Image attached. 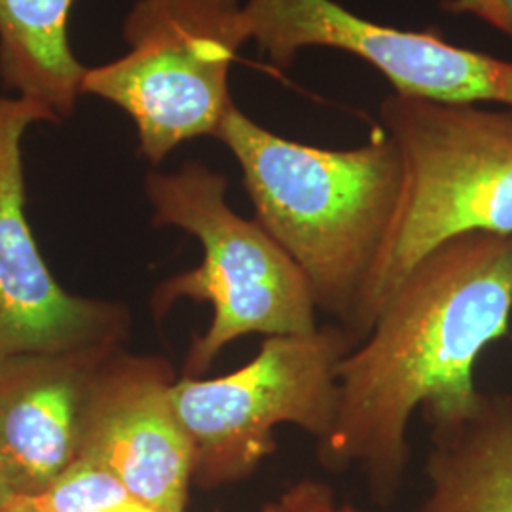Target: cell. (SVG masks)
Masks as SVG:
<instances>
[{
	"label": "cell",
	"mask_w": 512,
	"mask_h": 512,
	"mask_svg": "<svg viewBox=\"0 0 512 512\" xmlns=\"http://www.w3.org/2000/svg\"><path fill=\"white\" fill-rule=\"evenodd\" d=\"M512 234L473 232L423 256L338 370V412L319 463L359 469L387 507L403 488L408 431L456 427L480 403L478 357L511 325Z\"/></svg>",
	"instance_id": "6da1fadb"
},
{
	"label": "cell",
	"mask_w": 512,
	"mask_h": 512,
	"mask_svg": "<svg viewBox=\"0 0 512 512\" xmlns=\"http://www.w3.org/2000/svg\"><path fill=\"white\" fill-rule=\"evenodd\" d=\"M215 137L238 160L256 222L300 268L317 311L348 330L401 194L391 137L311 147L258 126L234 103Z\"/></svg>",
	"instance_id": "7a4b0ae2"
},
{
	"label": "cell",
	"mask_w": 512,
	"mask_h": 512,
	"mask_svg": "<svg viewBox=\"0 0 512 512\" xmlns=\"http://www.w3.org/2000/svg\"><path fill=\"white\" fill-rule=\"evenodd\" d=\"M401 194L348 332L361 342L406 274L442 243L512 234V109L391 95L380 107Z\"/></svg>",
	"instance_id": "3957f363"
},
{
	"label": "cell",
	"mask_w": 512,
	"mask_h": 512,
	"mask_svg": "<svg viewBox=\"0 0 512 512\" xmlns=\"http://www.w3.org/2000/svg\"><path fill=\"white\" fill-rule=\"evenodd\" d=\"M226 190V179L200 162L147 179L152 222L181 228L203 247L198 268L169 277L154 294L158 315L183 298L213 308L209 327L184 361L186 378H200L239 338L308 334L319 327L300 268L255 219L239 217Z\"/></svg>",
	"instance_id": "277c9868"
},
{
	"label": "cell",
	"mask_w": 512,
	"mask_h": 512,
	"mask_svg": "<svg viewBox=\"0 0 512 512\" xmlns=\"http://www.w3.org/2000/svg\"><path fill=\"white\" fill-rule=\"evenodd\" d=\"M124 37L128 54L86 69L82 93L128 112L150 164L190 139L215 137L234 103L232 63L251 40L239 0H137Z\"/></svg>",
	"instance_id": "5b68a950"
},
{
	"label": "cell",
	"mask_w": 512,
	"mask_h": 512,
	"mask_svg": "<svg viewBox=\"0 0 512 512\" xmlns=\"http://www.w3.org/2000/svg\"><path fill=\"white\" fill-rule=\"evenodd\" d=\"M359 342L338 323L270 336L253 361L226 376L173 385L177 416L194 446V484H238L275 454V431L294 425L321 442L338 412V370Z\"/></svg>",
	"instance_id": "8992f818"
},
{
	"label": "cell",
	"mask_w": 512,
	"mask_h": 512,
	"mask_svg": "<svg viewBox=\"0 0 512 512\" xmlns=\"http://www.w3.org/2000/svg\"><path fill=\"white\" fill-rule=\"evenodd\" d=\"M243 8L251 40L277 69L304 48H336L376 67L399 95L512 109V61L459 48L439 31L378 25L334 0H247Z\"/></svg>",
	"instance_id": "52a82bcc"
},
{
	"label": "cell",
	"mask_w": 512,
	"mask_h": 512,
	"mask_svg": "<svg viewBox=\"0 0 512 512\" xmlns=\"http://www.w3.org/2000/svg\"><path fill=\"white\" fill-rule=\"evenodd\" d=\"M57 116L29 99L0 97V359L116 348L122 311L63 291L25 219L21 139Z\"/></svg>",
	"instance_id": "ba28073f"
},
{
	"label": "cell",
	"mask_w": 512,
	"mask_h": 512,
	"mask_svg": "<svg viewBox=\"0 0 512 512\" xmlns=\"http://www.w3.org/2000/svg\"><path fill=\"white\" fill-rule=\"evenodd\" d=\"M173 368L162 357L112 355L97 374L80 458L164 512H184L194 446L173 404Z\"/></svg>",
	"instance_id": "9c48e42d"
},
{
	"label": "cell",
	"mask_w": 512,
	"mask_h": 512,
	"mask_svg": "<svg viewBox=\"0 0 512 512\" xmlns=\"http://www.w3.org/2000/svg\"><path fill=\"white\" fill-rule=\"evenodd\" d=\"M114 353L0 359V465L19 495L46 492L78 461L93 384Z\"/></svg>",
	"instance_id": "30bf717a"
},
{
	"label": "cell",
	"mask_w": 512,
	"mask_h": 512,
	"mask_svg": "<svg viewBox=\"0 0 512 512\" xmlns=\"http://www.w3.org/2000/svg\"><path fill=\"white\" fill-rule=\"evenodd\" d=\"M420 512H512V393H482L456 427L431 431Z\"/></svg>",
	"instance_id": "8fae6325"
},
{
	"label": "cell",
	"mask_w": 512,
	"mask_h": 512,
	"mask_svg": "<svg viewBox=\"0 0 512 512\" xmlns=\"http://www.w3.org/2000/svg\"><path fill=\"white\" fill-rule=\"evenodd\" d=\"M73 2L0 0V76L57 120L73 112L86 73L67 38Z\"/></svg>",
	"instance_id": "7c38bea8"
},
{
	"label": "cell",
	"mask_w": 512,
	"mask_h": 512,
	"mask_svg": "<svg viewBox=\"0 0 512 512\" xmlns=\"http://www.w3.org/2000/svg\"><path fill=\"white\" fill-rule=\"evenodd\" d=\"M18 499L44 512H164L131 494L114 476L82 459L46 492L19 495Z\"/></svg>",
	"instance_id": "4fadbf2b"
},
{
	"label": "cell",
	"mask_w": 512,
	"mask_h": 512,
	"mask_svg": "<svg viewBox=\"0 0 512 512\" xmlns=\"http://www.w3.org/2000/svg\"><path fill=\"white\" fill-rule=\"evenodd\" d=\"M336 494L329 482L304 478L285 488L258 512H334Z\"/></svg>",
	"instance_id": "5bb4252c"
},
{
	"label": "cell",
	"mask_w": 512,
	"mask_h": 512,
	"mask_svg": "<svg viewBox=\"0 0 512 512\" xmlns=\"http://www.w3.org/2000/svg\"><path fill=\"white\" fill-rule=\"evenodd\" d=\"M440 8L452 16H475L512 38V0H440Z\"/></svg>",
	"instance_id": "9a60e30c"
},
{
	"label": "cell",
	"mask_w": 512,
	"mask_h": 512,
	"mask_svg": "<svg viewBox=\"0 0 512 512\" xmlns=\"http://www.w3.org/2000/svg\"><path fill=\"white\" fill-rule=\"evenodd\" d=\"M18 497L19 492L14 480L8 476L4 467L0 465V509H6L8 505H12Z\"/></svg>",
	"instance_id": "2e32d148"
},
{
	"label": "cell",
	"mask_w": 512,
	"mask_h": 512,
	"mask_svg": "<svg viewBox=\"0 0 512 512\" xmlns=\"http://www.w3.org/2000/svg\"><path fill=\"white\" fill-rule=\"evenodd\" d=\"M0 512H44L38 511L35 507H31V505H27V503H23V501H19L16 499L12 505H8L6 509H0Z\"/></svg>",
	"instance_id": "e0dca14e"
},
{
	"label": "cell",
	"mask_w": 512,
	"mask_h": 512,
	"mask_svg": "<svg viewBox=\"0 0 512 512\" xmlns=\"http://www.w3.org/2000/svg\"><path fill=\"white\" fill-rule=\"evenodd\" d=\"M334 512H366L363 509H359V507H355V505H351V503H336V507H334Z\"/></svg>",
	"instance_id": "ac0fdd59"
}]
</instances>
